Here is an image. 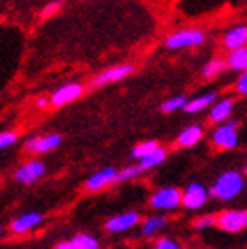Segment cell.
<instances>
[{
    "mask_svg": "<svg viewBox=\"0 0 247 249\" xmlns=\"http://www.w3.org/2000/svg\"><path fill=\"white\" fill-rule=\"evenodd\" d=\"M244 189V177L238 172H226L219 175L214 186L210 187V196L217 198V200H233L238 196Z\"/></svg>",
    "mask_w": 247,
    "mask_h": 249,
    "instance_id": "1",
    "label": "cell"
},
{
    "mask_svg": "<svg viewBox=\"0 0 247 249\" xmlns=\"http://www.w3.org/2000/svg\"><path fill=\"white\" fill-rule=\"evenodd\" d=\"M205 41V34L198 29H187L178 30V32L170 34L166 37V48L170 50H182V48H193L200 46Z\"/></svg>",
    "mask_w": 247,
    "mask_h": 249,
    "instance_id": "2",
    "label": "cell"
},
{
    "mask_svg": "<svg viewBox=\"0 0 247 249\" xmlns=\"http://www.w3.org/2000/svg\"><path fill=\"white\" fill-rule=\"evenodd\" d=\"M212 145L221 150H231L238 145V133H237V122H224V124L217 125L212 131Z\"/></svg>",
    "mask_w": 247,
    "mask_h": 249,
    "instance_id": "3",
    "label": "cell"
},
{
    "mask_svg": "<svg viewBox=\"0 0 247 249\" xmlns=\"http://www.w3.org/2000/svg\"><path fill=\"white\" fill-rule=\"evenodd\" d=\"M182 203V193L176 187H162L150 196V207L157 211H171Z\"/></svg>",
    "mask_w": 247,
    "mask_h": 249,
    "instance_id": "4",
    "label": "cell"
},
{
    "mask_svg": "<svg viewBox=\"0 0 247 249\" xmlns=\"http://www.w3.org/2000/svg\"><path fill=\"white\" fill-rule=\"evenodd\" d=\"M210 196V191H207V187L201 186V184L194 182L189 184L185 187V191L182 193V205L187 209V211H196L207 203Z\"/></svg>",
    "mask_w": 247,
    "mask_h": 249,
    "instance_id": "5",
    "label": "cell"
},
{
    "mask_svg": "<svg viewBox=\"0 0 247 249\" xmlns=\"http://www.w3.org/2000/svg\"><path fill=\"white\" fill-rule=\"evenodd\" d=\"M217 226L221 230L237 233L247 226V212L246 211H224L217 216Z\"/></svg>",
    "mask_w": 247,
    "mask_h": 249,
    "instance_id": "6",
    "label": "cell"
},
{
    "mask_svg": "<svg viewBox=\"0 0 247 249\" xmlns=\"http://www.w3.org/2000/svg\"><path fill=\"white\" fill-rule=\"evenodd\" d=\"M60 143H62L60 134L52 133V134H44V136H35V138L27 140L25 150L30 154H43V152H50V150H55Z\"/></svg>",
    "mask_w": 247,
    "mask_h": 249,
    "instance_id": "7",
    "label": "cell"
},
{
    "mask_svg": "<svg viewBox=\"0 0 247 249\" xmlns=\"http://www.w3.org/2000/svg\"><path fill=\"white\" fill-rule=\"evenodd\" d=\"M46 173V166L41 161H29L21 168H18L15 172L16 182L25 184V186H32L34 182H37L39 178Z\"/></svg>",
    "mask_w": 247,
    "mask_h": 249,
    "instance_id": "8",
    "label": "cell"
},
{
    "mask_svg": "<svg viewBox=\"0 0 247 249\" xmlns=\"http://www.w3.org/2000/svg\"><path fill=\"white\" fill-rule=\"evenodd\" d=\"M81 94H83V85L81 83H67V85L60 87V89L53 92V96L50 97V103L53 106L60 108V106H66L69 103H72V101H76Z\"/></svg>",
    "mask_w": 247,
    "mask_h": 249,
    "instance_id": "9",
    "label": "cell"
},
{
    "mask_svg": "<svg viewBox=\"0 0 247 249\" xmlns=\"http://www.w3.org/2000/svg\"><path fill=\"white\" fill-rule=\"evenodd\" d=\"M140 214L138 212H124V214H119V216L111 217V219L106 221V230L111 231V233H122V231H127L131 228L140 223Z\"/></svg>",
    "mask_w": 247,
    "mask_h": 249,
    "instance_id": "10",
    "label": "cell"
},
{
    "mask_svg": "<svg viewBox=\"0 0 247 249\" xmlns=\"http://www.w3.org/2000/svg\"><path fill=\"white\" fill-rule=\"evenodd\" d=\"M133 71H134V67L131 66V64L113 66V67H109V69H106V71H103L101 74H97V76L94 78L92 85H94V87H103V85H106V83L120 82V80H124L125 76H129Z\"/></svg>",
    "mask_w": 247,
    "mask_h": 249,
    "instance_id": "11",
    "label": "cell"
},
{
    "mask_svg": "<svg viewBox=\"0 0 247 249\" xmlns=\"http://www.w3.org/2000/svg\"><path fill=\"white\" fill-rule=\"evenodd\" d=\"M117 175H119V172H117L115 168H111V166L103 168V170L95 172L94 175L88 177V180H87V189H88V191H101V189H105L109 184H117Z\"/></svg>",
    "mask_w": 247,
    "mask_h": 249,
    "instance_id": "12",
    "label": "cell"
},
{
    "mask_svg": "<svg viewBox=\"0 0 247 249\" xmlns=\"http://www.w3.org/2000/svg\"><path fill=\"white\" fill-rule=\"evenodd\" d=\"M43 223V214H39V212H27L23 216L16 217L13 223H11V231L13 233H27V231L34 230L35 226H39Z\"/></svg>",
    "mask_w": 247,
    "mask_h": 249,
    "instance_id": "13",
    "label": "cell"
},
{
    "mask_svg": "<svg viewBox=\"0 0 247 249\" xmlns=\"http://www.w3.org/2000/svg\"><path fill=\"white\" fill-rule=\"evenodd\" d=\"M224 48L233 52L238 48H246L247 46V25H237L235 29L228 30L223 39Z\"/></svg>",
    "mask_w": 247,
    "mask_h": 249,
    "instance_id": "14",
    "label": "cell"
},
{
    "mask_svg": "<svg viewBox=\"0 0 247 249\" xmlns=\"http://www.w3.org/2000/svg\"><path fill=\"white\" fill-rule=\"evenodd\" d=\"M201 138H203V127L201 125H189L176 136V143H178V147L187 149V147H194Z\"/></svg>",
    "mask_w": 247,
    "mask_h": 249,
    "instance_id": "15",
    "label": "cell"
},
{
    "mask_svg": "<svg viewBox=\"0 0 247 249\" xmlns=\"http://www.w3.org/2000/svg\"><path fill=\"white\" fill-rule=\"evenodd\" d=\"M231 111H233V101L231 99H221L212 106L210 120L215 122V124H223L224 120L231 115Z\"/></svg>",
    "mask_w": 247,
    "mask_h": 249,
    "instance_id": "16",
    "label": "cell"
},
{
    "mask_svg": "<svg viewBox=\"0 0 247 249\" xmlns=\"http://www.w3.org/2000/svg\"><path fill=\"white\" fill-rule=\"evenodd\" d=\"M214 99H215V92H207L203 96H198L194 99L187 101L184 111H187V113H200L205 108H209L214 103Z\"/></svg>",
    "mask_w": 247,
    "mask_h": 249,
    "instance_id": "17",
    "label": "cell"
},
{
    "mask_svg": "<svg viewBox=\"0 0 247 249\" xmlns=\"http://www.w3.org/2000/svg\"><path fill=\"white\" fill-rule=\"evenodd\" d=\"M226 62H228V67L233 71H247V46L229 52V57Z\"/></svg>",
    "mask_w": 247,
    "mask_h": 249,
    "instance_id": "18",
    "label": "cell"
},
{
    "mask_svg": "<svg viewBox=\"0 0 247 249\" xmlns=\"http://www.w3.org/2000/svg\"><path fill=\"white\" fill-rule=\"evenodd\" d=\"M164 226H166V217H162V216L147 217L141 225V235H145V237H152V235H156L159 230H162Z\"/></svg>",
    "mask_w": 247,
    "mask_h": 249,
    "instance_id": "19",
    "label": "cell"
},
{
    "mask_svg": "<svg viewBox=\"0 0 247 249\" xmlns=\"http://www.w3.org/2000/svg\"><path fill=\"white\" fill-rule=\"evenodd\" d=\"M166 156H168L166 150L161 149V147H159V149L154 150L152 154H148L147 158L140 159V163H138V164L143 168V172H147V170H152V168L159 166V164H161L162 161L166 159Z\"/></svg>",
    "mask_w": 247,
    "mask_h": 249,
    "instance_id": "20",
    "label": "cell"
},
{
    "mask_svg": "<svg viewBox=\"0 0 247 249\" xmlns=\"http://www.w3.org/2000/svg\"><path fill=\"white\" fill-rule=\"evenodd\" d=\"M228 67V62L223 60V58H214V60H210L207 66L203 67V78L205 80H214L217 74L224 71Z\"/></svg>",
    "mask_w": 247,
    "mask_h": 249,
    "instance_id": "21",
    "label": "cell"
},
{
    "mask_svg": "<svg viewBox=\"0 0 247 249\" xmlns=\"http://www.w3.org/2000/svg\"><path fill=\"white\" fill-rule=\"evenodd\" d=\"M157 149H159V143L154 142V140H150V142H143V143H138L136 147H134L133 152H131V158L133 159H143Z\"/></svg>",
    "mask_w": 247,
    "mask_h": 249,
    "instance_id": "22",
    "label": "cell"
},
{
    "mask_svg": "<svg viewBox=\"0 0 247 249\" xmlns=\"http://www.w3.org/2000/svg\"><path fill=\"white\" fill-rule=\"evenodd\" d=\"M72 240L80 249H99L97 239L88 233H78L76 237H72Z\"/></svg>",
    "mask_w": 247,
    "mask_h": 249,
    "instance_id": "23",
    "label": "cell"
},
{
    "mask_svg": "<svg viewBox=\"0 0 247 249\" xmlns=\"http://www.w3.org/2000/svg\"><path fill=\"white\" fill-rule=\"evenodd\" d=\"M185 105H187V99L184 96H176V97H171V99L164 101L161 105V110L164 113H171V111H176V110H184Z\"/></svg>",
    "mask_w": 247,
    "mask_h": 249,
    "instance_id": "24",
    "label": "cell"
},
{
    "mask_svg": "<svg viewBox=\"0 0 247 249\" xmlns=\"http://www.w3.org/2000/svg\"><path fill=\"white\" fill-rule=\"evenodd\" d=\"M141 173H143V168L140 166V164L125 166V168H122V170L119 172V175H117V182H125V180L138 177V175H141Z\"/></svg>",
    "mask_w": 247,
    "mask_h": 249,
    "instance_id": "25",
    "label": "cell"
},
{
    "mask_svg": "<svg viewBox=\"0 0 247 249\" xmlns=\"http://www.w3.org/2000/svg\"><path fill=\"white\" fill-rule=\"evenodd\" d=\"M210 226H217V217L212 216V214H205V216H200L194 221V228H198V230L210 228Z\"/></svg>",
    "mask_w": 247,
    "mask_h": 249,
    "instance_id": "26",
    "label": "cell"
},
{
    "mask_svg": "<svg viewBox=\"0 0 247 249\" xmlns=\"http://www.w3.org/2000/svg\"><path fill=\"white\" fill-rule=\"evenodd\" d=\"M16 140H18V134L15 131H4V133L0 134V147L2 149H7L11 147L13 143H16Z\"/></svg>",
    "mask_w": 247,
    "mask_h": 249,
    "instance_id": "27",
    "label": "cell"
},
{
    "mask_svg": "<svg viewBox=\"0 0 247 249\" xmlns=\"http://www.w3.org/2000/svg\"><path fill=\"white\" fill-rule=\"evenodd\" d=\"M154 249H182L180 244L176 240L170 239V237H162L154 244Z\"/></svg>",
    "mask_w": 247,
    "mask_h": 249,
    "instance_id": "28",
    "label": "cell"
},
{
    "mask_svg": "<svg viewBox=\"0 0 247 249\" xmlns=\"http://www.w3.org/2000/svg\"><path fill=\"white\" fill-rule=\"evenodd\" d=\"M235 90L240 94V96H247V71L240 72L237 83H235Z\"/></svg>",
    "mask_w": 247,
    "mask_h": 249,
    "instance_id": "29",
    "label": "cell"
},
{
    "mask_svg": "<svg viewBox=\"0 0 247 249\" xmlns=\"http://www.w3.org/2000/svg\"><path fill=\"white\" fill-rule=\"evenodd\" d=\"M60 7H62V2H60V0L50 2L48 5H44V9H43V13H41V16H43V18H48V16H53L58 9H60Z\"/></svg>",
    "mask_w": 247,
    "mask_h": 249,
    "instance_id": "30",
    "label": "cell"
},
{
    "mask_svg": "<svg viewBox=\"0 0 247 249\" xmlns=\"http://www.w3.org/2000/svg\"><path fill=\"white\" fill-rule=\"evenodd\" d=\"M55 249H80L76 244H74V240H67V242H60V244L55 246Z\"/></svg>",
    "mask_w": 247,
    "mask_h": 249,
    "instance_id": "31",
    "label": "cell"
},
{
    "mask_svg": "<svg viewBox=\"0 0 247 249\" xmlns=\"http://www.w3.org/2000/svg\"><path fill=\"white\" fill-rule=\"evenodd\" d=\"M35 106H37V108H46V106H48V97H39V99L35 101Z\"/></svg>",
    "mask_w": 247,
    "mask_h": 249,
    "instance_id": "32",
    "label": "cell"
},
{
    "mask_svg": "<svg viewBox=\"0 0 247 249\" xmlns=\"http://www.w3.org/2000/svg\"><path fill=\"white\" fill-rule=\"evenodd\" d=\"M246 175H247V164H246Z\"/></svg>",
    "mask_w": 247,
    "mask_h": 249,
    "instance_id": "33",
    "label": "cell"
}]
</instances>
